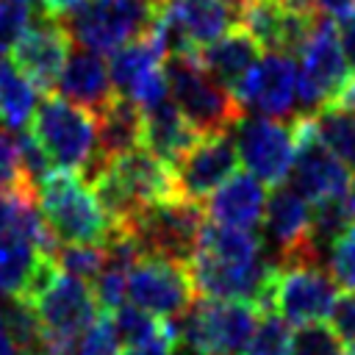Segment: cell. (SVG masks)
Masks as SVG:
<instances>
[{"mask_svg":"<svg viewBox=\"0 0 355 355\" xmlns=\"http://www.w3.org/2000/svg\"><path fill=\"white\" fill-rule=\"evenodd\" d=\"M36 200L47 227L64 244H105L119 230L89 183L72 169L53 166L36 183Z\"/></svg>","mask_w":355,"mask_h":355,"instance_id":"1","label":"cell"},{"mask_svg":"<svg viewBox=\"0 0 355 355\" xmlns=\"http://www.w3.org/2000/svg\"><path fill=\"white\" fill-rule=\"evenodd\" d=\"M166 80L172 103L180 108V114L189 119V125L200 136L214 133H230L239 119L244 116V108L233 97L230 89L216 83L197 61L194 55H169L166 58Z\"/></svg>","mask_w":355,"mask_h":355,"instance_id":"2","label":"cell"},{"mask_svg":"<svg viewBox=\"0 0 355 355\" xmlns=\"http://www.w3.org/2000/svg\"><path fill=\"white\" fill-rule=\"evenodd\" d=\"M261 313L263 311L252 302L202 297L200 302H191V308L172 322L178 330V344H183L189 352L239 355L247 347L250 336L255 333Z\"/></svg>","mask_w":355,"mask_h":355,"instance_id":"3","label":"cell"},{"mask_svg":"<svg viewBox=\"0 0 355 355\" xmlns=\"http://www.w3.org/2000/svg\"><path fill=\"white\" fill-rule=\"evenodd\" d=\"M297 111L313 114L341 97V92L352 83L355 72L344 55L338 25L330 17H316L311 36L297 53Z\"/></svg>","mask_w":355,"mask_h":355,"instance_id":"4","label":"cell"},{"mask_svg":"<svg viewBox=\"0 0 355 355\" xmlns=\"http://www.w3.org/2000/svg\"><path fill=\"white\" fill-rule=\"evenodd\" d=\"M202 227H205V211L200 208V202L186 197H172L147 205L133 222H128L119 230L136 239L141 255H161L189 266L197 255Z\"/></svg>","mask_w":355,"mask_h":355,"instance_id":"5","label":"cell"},{"mask_svg":"<svg viewBox=\"0 0 355 355\" xmlns=\"http://www.w3.org/2000/svg\"><path fill=\"white\" fill-rule=\"evenodd\" d=\"M31 130L58 169L80 172L97 153V116L61 94H47L39 103Z\"/></svg>","mask_w":355,"mask_h":355,"instance_id":"6","label":"cell"},{"mask_svg":"<svg viewBox=\"0 0 355 355\" xmlns=\"http://www.w3.org/2000/svg\"><path fill=\"white\" fill-rule=\"evenodd\" d=\"M155 8L153 0H83L61 22L80 47L114 53L150 28Z\"/></svg>","mask_w":355,"mask_h":355,"instance_id":"7","label":"cell"},{"mask_svg":"<svg viewBox=\"0 0 355 355\" xmlns=\"http://www.w3.org/2000/svg\"><path fill=\"white\" fill-rule=\"evenodd\" d=\"M108 72L114 92L133 100L141 111L169 97L166 50L150 31L116 47L108 58Z\"/></svg>","mask_w":355,"mask_h":355,"instance_id":"8","label":"cell"},{"mask_svg":"<svg viewBox=\"0 0 355 355\" xmlns=\"http://www.w3.org/2000/svg\"><path fill=\"white\" fill-rule=\"evenodd\" d=\"M194 291L189 266L161 255H141L128 272V300L166 322L191 308Z\"/></svg>","mask_w":355,"mask_h":355,"instance_id":"9","label":"cell"},{"mask_svg":"<svg viewBox=\"0 0 355 355\" xmlns=\"http://www.w3.org/2000/svg\"><path fill=\"white\" fill-rule=\"evenodd\" d=\"M294 139H297V150L288 172V186L313 205L324 200L347 197L352 172L319 141L308 114H300L294 119Z\"/></svg>","mask_w":355,"mask_h":355,"instance_id":"10","label":"cell"},{"mask_svg":"<svg viewBox=\"0 0 355 355\" xmlns=\"http://www.w3.org/2000/svg\"><path fill=\"white\" fill-rule=\"evenodd\" d=\"M233 130L239 161L247 166V172L255 175L263 186H283L297 150L294 122L286 125L283 119L272 116H241Z\"/></svg>","mask_w":355,"mask_h":355,"instance_id":"11","label":"cell"},{"mask_svg":"<svg viewBox=\"0 0 355 355\" xmlns=\"http://www.w3.org/2000/svg\"><path fill=\"white\" fill-rule=\"evenodd\" d=\"M233 97L244 111H255L258 116H291L297 111V61L288 53H263L233 89Z\"/></svg>","mask_w":355,"mask_h":355,"instance_id":"12","label":"cell"},{"mask_svg":"<svg viewBox=\"0 0 355 355\" xmlns=\"http://www.w3.org/2000/svg\"><path fill=\"white\" fill-rule=\"evenodd\" d=\"M338 300V286L324 266H277L272 311L288 324H311L330 319Z\"/></svg>","mask_w":355,"mask_h":355,"instance_id":"13","label":"cell"},{"mask_svg":"<svg viewBox=\"0 0 355 355\" xmlns=\"http://www.w3.org/2000/svg\"><path fill=\"white\" fill-rule=\"evenodd\" d=\"M236 166H239V150L230 133L200 136L175 164L178 191L186 200L202 202L236 172Z\"/></svg>","mask_w":355,"mask_h":355,"instance_id":"14","label":"cell"},{"mask_svg":"<svg viewBox=\"0 0 355 355\" xmlns=\"http://www.w3.org/2000/svg\"><path fill=\"white\" fill-rule=\"evenodd\" d=\"M69 33L61 19H50L42 14V19L31 22L25 33L14 44V64L19 72L44 94H53L61 69L69 58Z\"/></svg>","mask_w":355,"mask_h":355,"instance_id":"15","label":"cell"},{"mask_svg":"<svg viewBox=\"0 0 355 355\" xmlns=\"http://www.w3.org/2000/svg\"><path fill=\"white\" fill-rule=\"evenodd\" d=\"M266 189L263 183L250 172H233L208 200H205V216L219 225L255 230L263 222L266 211Z\"/></svg>","mask_w":355,"mask_h":355,"instance_id":"16","label":"cell"},{"mask_svg":"<svg viewBox=\"0 0 355 355\" xmlns=\"http://www.w3.org/2000/svg\"><path fill=\"white\" fill-rule=\"evenodd\" d=\"M55 89H58L61 97H67V100L89 108L92 114H97L116 94L114 92V83H111L108 61L103 58V53L86 50V47L69 53Z\"/></svg>","mask_w":355,"mask_h":355,"instance_id":"17","label":"cell"},{"mask_svg":"<svg viewBox=\"0 0 355 355\" xmlns=\"http://www.w3.org/2000/svg\"><path fill=\"white\" fill-rule=\"evenodd\" d=\"M111 169L119 175V180L128 186V191L147 208L172 197H180L175 166L153 155L147 147H136L119 158L111 161Z\"/></svg>","mask_w":355,"mask_h":355,"instance_id":"18","label":"cell"},{"mask_svg":"<svg viewBox=\"0 0 355 355\" xmlns=\"http://www.w3.org/2000/svg\"><path fill=\"white\" fill-rule=\"evenodd\" d=\"M258 58H261V44L239 25L197 53L200 67L230 92L241 83V78L250 72V67Z\"/></svg>","mask_w":355,"mask_h":355,"instance_id":"19","label":"cell"},{"mask_svg":"<svg viewBox=\"0 0 355 355\" xmlns=\"http://www.w3.org/2000/svg\"><path fill=\"white\" fill-rule=\"evenodd\" d=\"M94 116H97V153H94L97 158L114 161L141 147L144 114L133 100L114 94Z\"/></svg>","mask_w":355,"mask_h":355,"instance_id":"20","label":"cell"},{"mask_svg":"<svg viewBox=\"0 0 355 355\" xmlns=\"http://www.w3.org/2000/svg\"><path fill=\"white\" fill-rule=\"evenodd\" d=\"M144 136L141 147H147L153 155H158L166 164H178L183 153L200 139V133L189 125V119L180 114V108L166 97L153 108H144Z\"/></svg>","mask_w":355,"mask_h":355,"instance_id":"21","label":"cell"},{"mask_svg":"<svg viewBox=\"0 0 355 355\" xmlns=\"http://www.w3.org/2000/svg\"><path fill=\"white\" fill-rule=\"evenodd\" d=\"M42 250L22 236H0V297H25Z\"/></svg>","mask_w":355,"mask_h":355,"instance_id":"22","label":"cell"},{"mask_svg":"<svg viewBox=\"0 0 355 355\" xmlns=\"http://www.w3.org/2000/svg\"><path fill=\"white\" fill-rule=\"evenodd\" d=\"M36 92L14 61H0V122L6 130H25L39 108Z\"/></svg>","mask_w":355,"mask_h":355,"instance_id":"23","label":"cell"},{"mask_svg":"<svg viewBox=\"0 0 355 355\" xmlns=\"http://www.w3.org/2000/svg\"><path fill=\"white\" fill-rule=\"evenodd\" d=\"M319 141L349 169L355 172V108L330 103L313 114H308Z\"/></svg>","mask_w":355,"mask_h":355,"instance_id":"24","label":"cell"},{"mask_svg":"<svg viewBox=\"0 0 355 355\" xmlns=\"http://www.w3.org/2000/svg\"><path fill=\"white\" fill-rule=\"evenodd\" d=\"M244 355H291L288 322L275 311L261 313L255 333L250 336V341L244 347Z\"/></svg>","mask_w":355,"mask_h":355,"instance_id":"25","label":"cell"},{"mask_svg":"<svg viewBox=\"0 0 355 355\" xmlns=\"http://www.w3.org/2000/svg\"><path fill=\"white\" fill-rule=\"evenodd\" d=\"M114 327H116V336H119L122 347L128 349V347H136V344H144L147 338H153L164 327V319L147 313L144 308H139L133 302L130 305L122 302L114 311Z\"/></svg>","mask_w":355,"mask_h":355,"instance_id":"26","label":"cell"},{"mask_svg":"<svg viewBox=\"0 0 355 355\" xmlns=\"http://www.w3.org/2000/svg\"><path fill=\"white\" fill-rule=\"evenodd\" d=\"M53 258L61 272L83 277V280H94L100 275V269L105 266L103 244H58Z\"/></svg>","mask_w":355,"mask_h":355,"instance_id":"27","label":"cell"},{"mask_svg":"<svg viewBox=\"0 0 355 355\" xmlns=\"http://www.w3.org/2000/svg\"><path fill=\"white\" fill-rule=\"evenodd\" d=\"M347 344L333 330V324L311 322L297 327L291 336V355H344Z\"/></svg>","mask_w":355,"mask_h":355,"instance_id":"28","label":"cell"},{"mask_svg":"<svg viewBox=\"0 0 355 355\" xmlns=\"http://www.w3.org/2000/svg\"><path fill=\"white\" fill-rule=\"evenodd\" d=\"M327 272L338 288L355 291V222L336 239L327 252Z\"/></svg>","mask_w":355,"mask_h":355,"instance_id":"29","label":"cell"},{"mask_svg":"<svg viewBox=\"0 0 355 355\" xmlns=\"http://www.w3.org/2000/svg\"><path fill=\"white\" fill-rule=\"evenodd\" d=\"M122 349L125 347L116 336L114 319L105 311L97 313V319L78 338V355H122Z\"/></svg>","mask_w":355,"mask_h":355,"instance_id":"30","label":"cell"},{"mask_svg":"<svg viewBox=\"0 0 355 355\" xmlns=\"http://www.w3.org/2000/svg\"><path fill=\"white\" fill-rule=\"evenodd\" d=\"M92 291H94V300L97 305L108 313V311H116L125 297H128V269H119V266H103L100 275L92 280Z\"/></svg>","mask_w":355,"mask_h":355,"instance_id":"31","label":"cell"},{"mask_svg":"<svg viewBox=\"0 0 355 355\" xmlns=\"http://www.w3.org/2000/svg\"><path fill=\"white\" fill-rule=\"evenodd\" d=\"M33 22V11L25 3L17 0H0V61L8 50H14L17 39L25 33V28Z\"/></svg>","mask_w":355,"mask_h":355,"instance_id":"32","label":"cell"},{"mask_svg":"<svg viewBox=\"0 0 355 355\" xmlns=\"http://www.w3.org/2000/svg\"><path fill=\"white\" fill-rule=\"evenodd\" d=\"M17 150H19V161H22V172H25V178L36 186V183L53 169V161L47 158L42 141L36 139V133H33L31 128L19 130V136H17Z\"/></svg>","mask_w":355,"mask_h":355,"instance_id":"33","label":"cell"},{"mask_svg":"<svg viewBox=\"0 0 355 355\" xmlns=\"http://www.w3.org/2000/svg\"><path fill=\"white\" fill-rule=\"evenodd\" d=\"M19 186H33L25 172H22V161H19V150H17V139L8 136V130L0 128V191L6 189H19ZM36 189V186H33Z\"/></svg>","mask_w":355,"mask_h":355,"instance_id":"34","label":"cell"},{"mask_svg":"<svg viewBox=\"0 0 355 355\" xmlns=\"http://www.w3.org/2000/svg\"><path fill=\"white\" fill-rule=\"evenodd\" d=\"M330 324L347 347H355V291H347L344 297L336 300V308L330 313Z\"/></svg>","mask_w":355,"mask_h":355,"instance_id":"35","label":"cell"},{"mask_svg":"<svg viewBox=\"0 0 355 355\" xmlns=\"http://www.w3.org/2000/svg\"><path fill=\"white\" fill-rule=\"evenodd\" d=\"M178 347V330H175V322H166L164 319V327L147 338L144 344H136V347H128L122 349V355H172Z\"/></svg>","mask_w":355,"mask_h":355,"instance_id":"36","label":"cell"},{"mask_svg":"<svg viewBox=\"0 0 355 355\" xmlns=\"http://www.w3.org/2000/svg\"><path fill=\"white\" fill-rule=\"evenodd\" d=\"M338 39H341V47H344V55L355 72V11L347 14L341 22H338Z\"/></svg>","mask_w":355,"mask_h":355,"instance_id":"37","label":"cell"},{"mask_svg":"<svg viewBox=\"0 0 355 355\" xmlns=\"http://www.w3.org/2000/svg\"><path fill=\"white\" fill-rule=\"evenodd\" d=\"M352 6H355V0H313L316 14L330 17V19H338V22H341L347 14H352Z\"/></svg>","mask_w":355,"mask_h":355,"instance_id":"38","label":"cell"},{"mask_svg":"<svg viewBox=\"0 0 355 355\" xmlns=\"http://www.w3.org/2000/svg\"><path fill=\"white\" fill-rule=\"evenodd\" d=\"M83 0H42V14L50 19H64L69 17Z\"/></svg>","mask_w":355,"mask_h":355,"instance_id":"39","label":"cell"},{"mask_svg":"<svg viewBox=\"0 0 355 355\" xmlns=\"http://www.w3.org/2000/svg\"><path fill=\"white\" fill-rule=\"evenodd\" d=\"M0 355H22V352L17 349V344L8 338L6 330H0Z\"/></svg>","mask_w":355,"mask_h":355,"instance_id":"40","label":"cell"},{"mask_svg":"<svg viewBox=\"0 0 355 355\" xmlns=\"http://www.w3.org/2000/svg\"><path fill=\"white\" fill-rule=\"evenodd\" d=\"M347 202H349V208H352V214H355V178H352V183H349V191H347Z\"/></svg>","mask_w":355,"mask_h":355,"instance_id":"41","label":"cell"},{"mask_svg":"<svg viewBox=\"0 0 355 355\" xmlns=\"http://www.w3.org/2000/svg\"><path fill=\"white\" fill-rule=\"evenodd\" d=\"M17 3H25V6H31V8H33V6H42V0H17Z\"/></svg>","mask_w":355,"mask_h":355,"instance_id":"42","label":"cell"},{"mask_svg":"<svg viewBox=\"0 0 355 355\" xmlns=\"http://www.w3.org/2000/svg\"><path fill=\"white\" fill-rule=\"evenodd\" d=\"M0 330H3V316H0Z\"/></svg>","mask_w":355,"mask_h":355,"instance_id":"43","label":"cell"},{"mask_svg":"<svg viewBox=\"0 0 355 355\" xmlns=\"http://www.w3.org/2000/svg\"><path fill=\"white\" fill-rule=\"evenodd\" d=\"M72 355H78V352H72Z\"/></svg>","mask_w":355,"mask_h":355,"instance_id":"44","label":"cell"}]
</instances>
